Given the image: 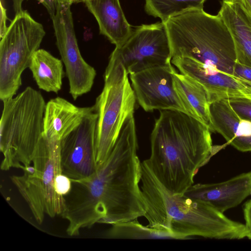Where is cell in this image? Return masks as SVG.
I'll use <instances>...</instances> for the list:
<instances>
[{
	"label": "cell",
	"mask_w": 251,
	"mask_h": 251,
	"mask_svg": "<svg viewBox=\"0 0 251 251\" xmlns=\"http://www.w3.org/2000/svg\"><path fill=\"white\" fill-rule=\"evenodd\" d=\"M172 58L168 32L165 24L161 22L133 29L128 38L116 46L109 62L121 65L131 75L169 65Z\"/></svg>",
	"instance_id": "cell-9"
},
{
	"label": "cell",
	"mask_w": 251,
	"mask_h": 251,
	"mask_svg": "<svg viewBox=\"0 0 251 251\" xmlns=\"http://www.w3.org/2000/svg\"><path fill=\"white\" fill-rule=\"evenodd\" d=\"M87 0H74V3H77L80 2H84Z\"/></svg>",
	"instance_id": "cell-31"
},
{
	"label": "cell",
	"mask_w": 251,
	"mask_h": 251,
	"mask_svg": "<svg viewBox=\"0 0 251 251\" xmlns=\"http://www.w3.org/2000/svg\"><path fill=\"white\" fill-rule=\"evenodd\" d=\"M4 0H0V37L1 38L6 33L8 27L6 26V21L8 19L6 14V9L4 7Z\"/></svg>",
	"instance_id": "cell-28"
},
{
	"label": "cell",
	"mask_w": 251,
	"mask_h": 251,
	"mask_svg": "<svg viewBox=\"0 0 251 251\" xmlns=\"http://www.w3.org/2000/svg\"><path fill=\"white\" fill-rule=\"evenodd\" d=\"M60 144L44 135L33 155V166L24 167L22 175L10 177L39 224L46 214L53 218L65 209L64 197L54 187L56 176L62 174Z\"/></svg>",
	"instance_id": "cell-6"
},
{
	"label": "cell",
	"mask_w": 251,
	"mask_h": 251,
	"mask_svg": "<svg viewBox=\"0 0 251 251\" xmlns=\"http://www.w3.org/2000/svg\"><path fill=\"white\" fill-rule=\"evenodd\" d=\"M210 131L222 135L228 143L241 151H251V122L240 118L226 98L210 104Z\"/></svg>",
	"instance_id": "cell-15"
},
{
	"label": "cell",
	"mask_w": 251,
	"mask_h": 251,
	"mask_svg": "<svg viewBox=\"0 0 251 251\" xmlns=\"http://www.w3.org/2000/svg\"><path fill=\"white\" fill-rule=\"evenodd\" d=\"M84 3L95 18L100 34L115 46L121 45L130 35L133 28L125 17L120 0H87Z\"/></svg>",
	"instance_id": "cell-18"
},
{
	"label": "cell",
	"mask_w": 251,
	"mask_h": 251,
	"mask_svg": "<svg viewBox=\"0 0 251 251\" xmlns=\"http://www.w3.org/2000/svg\"><path fill=\"white\" fill-rule=\"evenodd\" d=\"M46 34L43 25L26 10L15 14L0 42V99L14 97L22 85V74L28 68Z\"/></svg>",
	"instance_id": "cell-8"
},
{
	"label": "cell",
	"mask_w": 251,
	"mask_h": 251,
	"mask_svg": "<svg viewBox=\"0 0 251 251\" xmlns=\"http://www.w3.org/2000/svg\"><path fill=\"white\" fill-rule=\"evenodd\" d=\"M251 191V171L219 183L193 184L184 194L204 201L224 213L239 205Z\"/></svg>",
	"instance_id": "cell-14"
},
{
	"label": "cell",
	"mask_w": 251,
	"mask_h": 251,
	"mask_svg": "<svg viewBox=\"0 0 251 251\" xmlns=\"http://www.w3.org/2000/svg\"><path fill=\"white\" fill-rule=\"evenodd\" d=\"M128 75L121 65L108 62L103 88L94 105L98 115L94 148L97 169L110 155L124 123L134 113L136 99Z\"/></svg>",
	"instance_id": "cell-7"
},
{
	"label": "cell",
	"mask_w": 251,
	"mask_h": 251,
	"mask_svg": "<svg viewBox=\"0 0 251 251\" xmlns=\"http://www.w3.org/2000/svg\"><path fill=\"white\" fill-rule=\"evenodd\" d=\"M233 76L251 82V67L236 62L234 66Z\"/></svg>",
	"instance_id": "cell-26"
},
{
	"label": "cell",
	"mask_w": 251,
	"mask_h": 251,
	"mask_svg": "<svg viewBox=\"0 0 251 251\" xmlns=\"http://www.w3.org/2000/svg\"><path fill=\"white\" fill-rule=\"evenodd\" d=\"M94 110V105L78 107L59 97L50 99L46 103L44 114V136L61 141Z\"/></svg>",
	"instance_id": "cell-17"
},
{
	"label": "cell",
	"mask_w": 251,
	"mask_h": 251,
	"mask_svg": "<svg viewBox=\"0 0 251 251\" xmlns=\"http://www.w3.org/2000/svg\"><path fill=\"white\" fill-rule=\"evenodd\" d=\"M106 235L111 238L151 239L167 238L158 231L144 226L135 219L111 225Z\"/></svg>",
	"instance_id": "cell-22"
},
{
	"label": "cell",
	"mask_w": 251,
	"mask_h": 251,
	"mask_svg": "<svg viewBox=\"0 0 251 251\" xmlns=\"http://www.w3.org/2000/svg\"><path fill=\"white\" fill-rule=\"evenodd\" d=\"M226 99L232 110L240 118L251 122V97L234 96Z\"/></svg>",
	"instance_id": "cell-23"
},
{
	"label": "cell",
	"mask_w": 251,
	"mask_h": 251,
	"mask_svg": "<svg viewBox=\"0 0 251 251\" xmlns=\"http://www.w3.org/2000/svg\"><path fill=\"white\" fill-rule=\"evenodd\" d=\"M140 187L148 227L167 238L191 236L241 239L247 236L245 225L232 221L202 201L184 194H173L156 178L143 161Z\"/></svg>",
	"instance_id": "cell-3"
},
{
	"label": "cell",
	"mask_w": 251,
	"mask_h": 251,
	"mask_svg": "<svg viewBox=\"0 0 251 251\" xmlns=\"http://www.w3.org/2000/svg\"><path fill=\"white\" fill-rule=\"evenodd\" d=\"M13 7L15 14L23 10L22 4L25 0H12ZM42 4L46 9L47 12L52 18L54 15L58 3L60 0H35Z\"/></svg>",
	"instance_id": "cell-24"
},
{
	"label": "cell",
	"mask_w": 251,
	"mask_h": 251,
	"mask_svg": "<svg viewBox=\"0 0 251 251\" xmlns=\"http://www.w3.org/2000/svg\"><path fill=\"white\" fill-rule=\"evenodd\" d=\"M147 14L165 23L170 18L193 8H203L206 0H145Z\"/></svg>",
	"instance_id": "cell-21"
},
{
	"label": "cell",
	"mask_w": 251,
	"mask_h": 251,
	"mask_svg": "<svg viewBox=\"0 0 251 251\" xmlns=\"http://www.w3.org/2000/svg\"><path fill=\"white\" fill-rule=\"evenodd\" d=\"M245 7L251 14V0H241Z\"/></svg>",
	"instance_id": "cell-29"
},
{
	"label": "cell",
	"mask_w": 251,
	"mask_h": 251,
	"mask_svg": "<svg viewBox=\"0 0 251 251\" xmlns=\"http://www.w3.org/2000/svg\"><path fill=\"white\" fill-rule=\"evenodd\" d=\"M2 102L0 149L3 158L0 169L22 170L32 163L43 138L46 103L42 94L30 86Z\"/></svg>",
	"instance_id": "cell-5"
},
{
	"label": "cell",
	"mask_w": 251,
	"mask_h": 251,
	"mask_svg": "<svg viewBox=\"0 0 251 251\" xmlns=\"http://www.w3.org/2000/svg\"><path fill=\"white\" fill-rule=\"evenodd\" d=\"M250 195H251V193H250Z\"/></svg>",
	"instance_id": "cell-32"
},
{
	"label": "cell",
	"mask_w": 251,
	"mask_h": 251,
	"mask_svg": "<svg viewBox=\"0 0 251 251\" xmlns=\"http://www.w3.org/2000/svg\"><path fill=\"white\" fill-rule=\"evenodd\" d=\"M138 148L131 115L105 161L90 176L71 179L72 188L64 196L65 209L61 214L68 222V235H78L81 229L97 223L112 225L144 216Z\"/></svg>",
	"instance_id": "cell-1"
},
{
	"label": "cell",
	"mask_w": 251,
	"mask_h": 251,
	"mask_svg": "<svg viewBox=\"0 0 251 251\" xmlns=\"http://www.w3.org/2000/svg\"><path fill=\"white\" fill-rule=\"evenodd\" d=\"M71 4L59 0L51 18L56 45L65 67L69 93L74 100L89 92L93 86L96 71L82 56L74 28Z\"/></svg>",
	"instance_id": "cell-10"
},
{
	"label": "cell",
	"mask_w": 251,
	"mask_h": 251,
	"mask_svg": "<svg viewBox=\"0 0 251 251\" xmlns=\"http://www.w3.org/2000/svg\"><path fill=\"white\" fill-rule=\"evenodd\" d=\"M28 68L39 89L56 94L61 89L64 73L61 59L39 49L33 54Z\"/></svg>",
	"instance_id": "cell-20"
},
{
	"label": "cell",
	"mask_w": 251,
	"mask_h": 251,
	"mask_svg": "<svg viewBox=\"0 0 251 251\" xmlns=\"http://www.w3.org/2000/svg\"><path fill=\"white\" fill-rule=\"evenodd\" d=\"M60 0L64 2L69 3L71 4L74 3V0Z\"/></svg>",
	"instance_id": "cell-30"
},
{
	"label": "cell",
	"mask_w": 251,
	"mask_h": 251,
	"mask_svg": "<svg viewBox=\"0 0 251 251\" xmlns=\"http://www.w3.org/2000/svg\"><path fill=\"white\" fill-rule=\"evenodd\" d=\"M218 14L232 38L236 62L251 67V14L241 0H222Z\"/></svg>",
	"instance_id": "cell-16"
},
{
	"label": "cell",
	"mask_w": 251,
	"mask_h": 251,
	"mask_svg": "<svg viewBox=\"0 0 251 251\" xmlns=\"http://www.w3.org/2000/svg\"><path fill=\"white\" fill-rule=\"evenodd\" d=\"M244 215L245 220V227L247 237L251 239V200L248 201L244 207Z\"/></svg>",
	"instance_id": "cell-27"
},
{
	"label": "cell",
	"mask_w": 251,
	"mask_h": 251,
	"mask_svg": "<svg viewBox=\"0 0 251 251\" xmlns=\"http://www.w3.org/2000/svg\"><path fill=\"white\" fill-rule=\"evenodd\" d=\"M173 77L175 90L187 114L207 126L210 130V94L201 84L189 76L176 71Z\"/></svg>",
	"instance_id": "cell-19"
},
{
	"label": "cell",
	"mask_w": 251,
	"mask_h": 251,
	"mask_svg": "<svg viewBox=\"0 0 251 251\" xmlns=\"http://www.w3.org/2000/svg\"><path fill=\"white\" fill-rule=\"evenodd\" d=\"M209 127L188 114L160 110L151 136V154L144 161L173 194H183L200 168L218 151Z\"/></svg>",
	"instance_id": "cell-2"
},
{
	"label": "cell",
	"mask_w": 251,
	"mask_h": 251,
	"mask_svg": "<svg viewBox=\"0 0 251 251\" xmlns=\"http://www.w3.org/2000/svg\"><path fill=\"white\" fill-rule=\"evenodd\" d=\"M172 64L130 75L136 100L146 111L154 110L187 112L175 88Z\"/></svg>",
	"instance_id": "cell-11"
},
{
	"label": "cell",
	"mask_w": 251,
	"mask_h": 251,
	"mask_svg": "<svg viewBox=\"0 0 251 251\" xmlns=\"http://www.w3.org/2000/svg\"><path fill=\"white\" fill-rule=\"evenodd\" d=\"M97 119L94 109L61 141L62 173L71 179L88 177L97 169L94 157Z\"/></svg>",
	"instance_id": "cell-12"
},
{
	"label": "cell",
	"mask_w": 251,
	"mask_h": 251,
	"mask_svg": "<svg viewBox=\"0 0 251 251\" xmlns=\"http://www.w3.org/2000/svg\"><path fill=\"white\" fill-rule=\"evenodd\" d=\"M171 63L180 73L201 84L216 99L234 96L251 97V82L219 71L217 69L186 57H173Z\"/></svg>",
	"instance_id": "cell-13"
},
{
	"label": "cell",
	"mask_w": 251,
	"mask_h": 251,
	"mask_svg": "<svg viewBox=\"0 0 251 251\" xmlns=\"http://www.w3.org/2000/svg\"><path fill=\"white\" fill-rule=\"evenodd\" d=\"M54 187L57 194L65 196L71 190V179L62 173L60 174L55 178Z\"/></svg>",
	"instance_id": "cell-25"
},
{
	"label": "cell",
	"mask_w": 251,
	"mask_h": 251,
	"mask_svg": "<svg viewBox=\"0 0 251 251\" xmlns=\"http://www.w3.org/2000/svg\"><path fill=\"white\" fill-rule=\"evenodd\" d=\"M172 56L191 58L233 76L236 54L231 34L219 14L190 9L165 23Z\"/></svg>",
	"instance_id": "cell-4"
}]
</instances>
